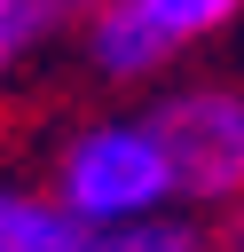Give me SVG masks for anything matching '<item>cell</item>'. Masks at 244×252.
<instances>
[{"label": "cell", "mask_w": 244, "mask_h": 252, "mask_svg": "<svg viewBox=\"0 0 244 252\" xmlns=\"http://www.w3.org/2000/svg\"><path fill=\"white\" fill-rule=\"evenodd\" d=\"M165 197H173V173H165V150H157L150 118L71 134V150L55 165V205L87 236L94 228H142V220H157Z\"/></svg>", "instance_id": "obj_1"}, {"label": "cell", "mask_w": 244, "mask_h": 252, "mask_svg": "<svg viewBox=\"0 0 244 252\" xmlns=\"http://www.w3.org/2000/svg\"><path fill=\"white\" fill-rule=\"evenodd\" d=\"M150 134L165 150L173 197H244V94L236 87H189L150 110Z\"/></svg>", "instance_id": "obj_2"}, {"label": "cell", "mask_w": 244, "mask_h": 252, "mask_svg": "<svg viewBox=\"0 0 244 252\" xmlns=\"http://www.w3.org/2000/svg\"><path fill=\"white\" fill-rule=\"evenodd\" d=\"M87 55H94L110 79H134V71H157V63L173 55V39L150 24L142 0H102V8L87 16Z\"/></svg>", "instance_id": "obj_3"}, {"label": "cell", "mask_w": 244, "mask_h": 252, "mask_svg": "<svg viewBox=\"0 0 244 252\" xmlns=\"http://www.w3.org/2000/svg\"><path fill=\"white\" fill-rule=\"evenodd\" d=\"M87 228L55 205V197H24V189H0V252H79Z\"/></svg>", "instance_id": "obj_4"}, {"label": "cell", "mask_w": 244, "mask_h": 252, "mask_svg": "<svg viewBox=\"0 0 244 252\" xmlns=\"http://www.w3.org/2000/svg\"><path fill=\"white\" fill-rule=\"evenodd\" d=\"M102 0H0V71L24 63L47 32H63L71 16H94Z\"/></svg>", "instance_id": "obj_5"}, {"label": "cell", "mask_w": 244, "mask_h": 252, "mask_svg": "<svg viewBox=\"0 0 244 252\" xmlns=\"http://www.w3.org/2000/svg\"><path fill=\"white\" fill-rule=\"evenodd\" d=\"M150 8V24L165 32V39H205V32H220L244 0H142Z\"/></svg>", "instance_id": "obj_6"}, {"label": "cell", "mask_w": 244, "mask_h": 252, "mask_svg": "<svg viewBox=\"0 0 244 252\" xmlns=\"http://www.w3.org/2000/svg\"><path fill=\"white\" fill-rule=\"evenodd\" d=\"M79 252H197V228L181 220H142V228H94Z\"/></svg>", "instance_id": "obj_7"}, {"label": "cell", "mask_w": 244, "mask_h": 252, "mask_svg": "<svg viewBox=\"0 0 244 252\" xmlns=\"http://www.w3.org/2000/svg\"><path fill=\"white\" fill-rule=\"evenodd\" d=\"M228 244H236V252H244V213H236V228H228Z\"/></svg>", "instance_id": "obj_8"}]
</instances>
